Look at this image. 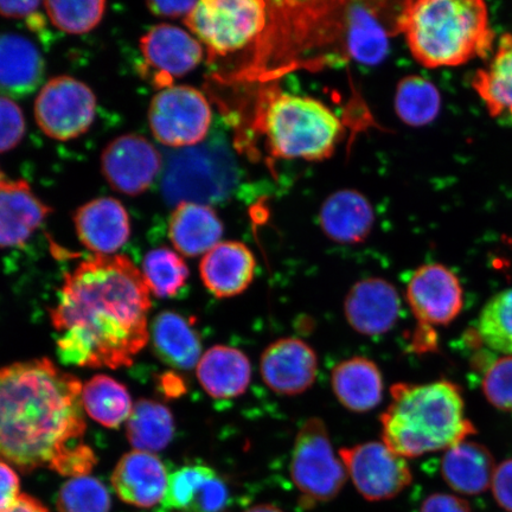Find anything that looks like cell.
<instances>
[{"label": "cell", "instance_id": "cell-10", "mask_svg": "<svg viewBox=\"0 0 512 512\" xmlns=\"http://www.w3.org/2000/svg\"><path fill=\"white\" fill-rule=\"evenodd\" d=\"M95 112L92 89L72 76L49 80L35 101L37 125L48 137L61 142L86 133L93 124Z\"/></svg>", "mask_w": 512, "mask_h": 512}, {"label": "cell", "instance_id": "cell-35", "mask_svg": "<svg viewBox=\"0 0 512 512\" xmlns=\"http://www.w3.org/2000/svg\"><path fill=\"white\" fill-rule=\"evenodd\" d=\"M110 492L91 476L69 479L57 494L59 512H111Z\"/></svg>", "mask_w": 512, "mask_h": 512}, {"label": "cell", "instance_id": "cell-30", "mask_svg": "<svg viewBox=\"0 0 512 512\" xmlns=\"http://www.w3.org/2000/svg\"><path fill=\"white\" fill-rule=\"evenodd\" d=\"M473 87L492 117L504 112L512 117V35L501 38L494 60L488 69L479 70Z\"/></svg>", "mask_w": 512, "mask_h": 512}, {"label": "cell", "instance_id": "cell-44", "mask_svg": "<svg viewBox=\"0 0 512 512\" xmlns=\"http://www.w3.org/2000/svg\"><path fill=\"white\" fill-rule=\"evenodd\" d=\"M420 512H472L464 499L448 494H433L422 503Z\"/></svg>", "mask_w": 512, "mask_h": 512}, {"label": "cell", "instance_id": "cell-46", "mask_svg": "<svg viewBox=\"0 0 512 512\" xmlns=\"http://www.w3.org/2000/svg\"><path fill=\"white\" fill-rule=\"evenodd\" d=\"M197 2H149L147 8L160 17H187Z\"/></svg>", "mask_w": 512, "mask_h": 512}, {"label": "cell", "instance_id": "cell-37", "mask_svg": "<svg viewBox=\"0 0 512 512\" xmlns=\"http://www.w3.org/2000/svg\"><path fill=\"white\" fill-rule=\"evenodd\" d=\"M215 470L207 465H187L171 473L164 497L165 509L188 512L198 489Z\"/></svg>", "mask_w": 512, "mask_h": 512}, {"label": "cell", "instance_id": "cell-24", "mask_svg": "<svg viewBox=\"0 0 512 512\" xmlns=\"http://www.w3.org/2000/svg\"><path fill=\"white\" fill-rule=\"evenodd\" d=\"M223 236V224L208 204L182 202L170 216L169 238L179 254L206 255Z\"/></svg>", "mask_w": 512, "mask_h": 512}, {"label": "cell", "instance_id": "cell-34", "mask_svg": "<svg viewBox=\"0 0 512 512\" xmlns=\"http://www.w3.org/2000/svg\"><path fill=\"white\" fill-rule=\"evenodd\" d=\"M477 334L486 347L512 356V288L486 303L478 318Z\"/></svg>", "mask_w": 512, "mask_h": 512}, {"label": "cell", "instance_id": "cell-6", "mask_svg": "<svg viewBox=\"0 0 512 512\" xmlns=\"http://www.w3.org/2000/svg\"><path fill=\"white\" fill-rule=\"evenodd\" d=\"M238 164L224 143L200 144L172 155L163 178L165 200L179 204L217 203L238 183Z\"/></svg>", "mask_w": 512, "mask_h": 512}, {"label": "cell", "instance_id": "cell-48", "mask_svg": "<svg viewBox=\"0 0 512 512\" xmlns=\"http://www.w3.org/2000/svg\"><path fill=\"white\" fill-rule=\"evenodd\" d=\"M160 388L169 398H179L187 390L181 377L174 373H166L160 377Z\"/></svg>", "mask_w": 512, "mask_h": 512}, {"label": "cell", "instance_id": "cell-18", "mask_svg": "<svg viewBox=\"0 0 512 512\" xmlns=\"http://www.w3.org/2000/svg\"><path fill=\"white\" fill-rule=\"evenodd\" d=\"M76 233L83 246L96 255L118 252L131 236L130 216L111 197L96 198L76 211Z\"/></svg>", "mask_w": 512, "mask_h": 512}, {"label": "cell", "instance_id": "cell-2", "mask_svg": "<svg viewBox=\"0 0 512 512\" xmlns=\"http://www.w3.org/2000/svg\"><path fill=\"white\" fill-rule=\"evenodd\" d=\"M81 394L78 377L48 358L0 367V460L32 472L82 443Z\"/></svg>", "mask_w": 512, "mask_h": 512}, {"label": "cell", "instance_id": "cell-28", "mask_svg": "<svg viewBox=\"0 0 512 512\" xmlns=\"http://www.w3.org/2000/svg\"><path fill=\"white\" fill-rule=\"evenodd\" d=\"M175 434L174 415L158 401L139 400L127 420V438L136 451L158 452L171 443Z\"/></svg>", "mask_w": 512, "mask_h": 512}, {"label": "cell", "instance_id": "cell-22", "mask_svg": "<svg viewBox=\"0 0 512 512\" xmlns=\"http://www.w3.org/2000/svg\"><path fill=\"white\" fill-rule=\"evenodd\" d=\"M196 374L210 398L232 400L246 393L252 380V366L245 352L215 345L202 355Z\"/></svg>", "mask_w": 512, "mask_h": 512}, {"label": "cell", "instance_id": "cell-19", "mask_svg": "<svg viewBox=\"0 0 512 512\" xmlns=\"http://www.w3.org/2000/svg\"><path fill=\"white\" fill-rule=\"evenodd\" d=\"M256 260L245 243L224 241L203 256L200 274L204 287L216 298L240 296L252 285Z\"/></svg>", "mask_w": 512, "mask_h": 512}, {"label": "cell", "instance_id": "cell-14", "mask_svg": "<svg viewBox=\"0 0 512 512\" xmlns=\"http://www.w3.org/2000/svg\"><path fill=\"white\" fill-rule=\"evenodd\" d=\"M163 159L149 140L126 134L106 146L101 168L114 190L136 196L151 187L162 169Z\"/></svg>", "mask_w": 512, "mask_h": 512}, {"label": "cell", "instance_id": "cell-12", "mask_svg": "<svg viewBox=\"0 0 512 512\" xmlns=\"http://www.w3.org/2000/svg\"><path fill=\"white\" fill-rule=\"evenodd\" d=\"M144 78L162 89L192 72L203 59V46L189 32L170 24L153 27L140 40Z\"/></svg>", "mask_w": 512, "mask_h": 512}, {"label": "cell", "instance_id": "cell-3", "mask_svg": "<svg viewBox=\"0 0 512 512\" xmlns=\"http://www.w3.org/2000/svg\"><path fill=\"white\" fill-rule=\"evenodd\" d=\"M390 395L392 401L380 419L382 440L403 458L447 451L476 433L457 384L396 383Z\"/></svg>", "mask_w": 512, "mask_h": 512}, {"label": "cell", "instance_id": "cell-36", "mask_svg": "<svg viewBox=\"0 0 512 512\" xmlns=\"http://www.w3.org/2000/svg\"><path fill=\"white\" fill-rule=\"evenodd\" d=\"M43 5L55 27L68 34H85L93 30L106 11V3L102 0L46 2Z\"/></svg>", "mask_w": 512, "mask_h": 512}, {"label": "cell", "instance_id": "cell-45", "mask_svg": "<svg viewBox=\"0 0 512 512\" xmlns=\"http://www.w3.org/2000/svg\"><path fill=\"white\" fill-rule=\"evenodd\" d=\"M43 3L40 2H0V16L6 18L23 19L28 18L34 19L37 15H40V6Z\"/></svg>", "mask_w": 512, "mask_h": 512}, {"label": "cell", "instance_id": "cell-16", "mask_svg": "<svg viewBox=\"0 0 512 512\" xmlns=\"http://www.w3.org/2000/svg\"><path fill=\"white\" fill-rule=\"evenodd\" d=\"M401 299L393 284L382 278H367L350 288L344 299V316L358 334L380 336L398 323Z\"/></svg>", "mask_w": 512, "mask_h": 512}, {"label": "cell", "instance_id": "cell-13", "mask_svg": "<svg viewBox=\"0 0 512 512\" xmlns=\"http://www.w3.org/2000/svg\"><path fill=\"white\" fill-rule=\"evenodd\" d=\"M407 300L420 325L446 326L464 307L462 284L450 268L428 264L415 270L407 284Z\"/></svg>", "mask_w": 512, "mask_h": 512}, {"label": "cell", "instance_id": "cell-11", "mask_svg": "<svg viewBox=\"0 0 512 512\" xmlns=\"http://www.w3.org/2000/svg\"><path fill=\"white\" fill-rule=\"evenodd\" d=\"M352 483L369 502L388 501L399 496L412 483L406 458L383 443L360 444L339 450Z\"/></svg>", "mask_w": 512, "mask_h": 512}, {"label": "cell", "instance_id": "cell-23", "mask_svg": "<svg viewBox=\"0 0 512 512\" xmlns=\"http://www.w3.org/2000/svg\"><path fill=\"white\" fill-rule=\"evenodd\" d=\"M320 226L329 239L344 245L366 240L375 215L367 197L356 190H338L326 198L319 214Z\"/></svg>", "mask_w": 512, "mask_h": 512}, {"label": "cell", "instance_id": "cell-43", "mask_svg": "<svg viewBox=\"0 0 512 512\" xmlns=\"http://www.w3.org/2000/svg\"><path fill=\"white\" fill-rule=\"evenodd\" d=\"M21 495V479L17 472L0 460V512L9 509Z\"/></svg>", "mask_w": 512, "mask_h": 512}, {"label": "cell", "instance_id": "cell-8", "mask_svg": "<svg viewBox=\"0 0 512 512\" xmlns=\"http://www.w3.org/2000/svg\"><path fill=\"white\" fill-rule=\"evenodd\" d=\"M290 470L305 508L332 501L344 488L348 471L336 456L322 419H307L300 428L294 440Z\"/></svg>", "mask_w": 512, "mask_h": 512}, {"label": "cell", "instance_id": "cell-38", "mask_svg": "<svg viewBox=\"0 0 512 512\" xmlns=\"http://www.w3.org/2000/svg\"><path fill=\"white\" fill-rule=\"evenodd\" d=\"M486 400L499 411L512 413V356L490 364L483 379Z\"/></svg>", "mask_w": 512, "mask_h": 512}, {"label": "cell", "instance_id": "cell-41", "mask_svg": "<svg viewBox=\"0 0 512 512\" xmlns=\"http://www.w3.org/2000/svg\"><path fill=\"white\" fill-rule=\"evenodd\" d=\"M228 502V486L219 473L214 471L198 489L188 512H222Z\"/></svg>", "mask_w": 512, "mask_h": 512}, {"label": "cell", "instance_id": "cell-7", "mask_svg": "<svg viewBox=\"0 0 512 512\" xmlns=\"http://www.w3.org/2000/svg\"><path fill=\"white\" fill-rule=\"evenodd\" d=\"M267 3L261 0H203L184 22L210 57L245 49L267 27Z\"/></svg>", "mask_w": 512, "mask_h": 512}, {"label": "cell", "instance_id": "cell-50", "mask_svg": "<svg viewBox=\"0 0 512 512\" xmlns=\"http://www.w3.org/2000/svg\"><path fill=\"white\" fill-rule=\"evenodd\" d=\"M245 512H284V511L279 509L278 507H275V505H272V504H259V505H254V507L249 508Z\"/></svg>", "mask_w": 512, "mask_h": 512}, {"label": "cell", "instance_id": "cell-21", "mask_svg": "<svg viewBox=\"0 0 512 512\" xmlns=\"http://www.w3.org/2000/svg\"><path fill=\"white\" fill-rule=\"evenodd\" d=\"M44 76V61L27 37L0 34V96L22 99L36 91Z\"/></svg>", "mask_w": 512, "mask_h": 512}, {"label": "cell", "instance_id": "cell-29", "mask_svg": "<svg viewBox=\"0 0 512 512\" xmlns=\"http://www.w3.org/2000/svg\"><path fill=\"white\" fill-rule=\"evenodd\" d=\"M83 409L101 426L118 428L133 411L130 393L123 383L107 375H96L82 387Z\"/></svg>", "mask_w": 512, "mask_h": 512}, {"label": "cell", "instance_id": "cell-27", "mask_svg": "<svg viewBox=\"0 0 512 512\" xmlns=\"http://www.w3.org/2000/svg\"><path fill=\"white\" fill-rule=\"evenodd\" d=\"M496 470L495 460L484 445L463 441L448 448L441 473L450 488L462 495H479L489 489Z\"/></svg>", "mask_w": 512, "mask_h": 512}, {"label": "cell", "instance_id": "cell-4", "mask_svg": "<svg viewBox=\"0 0 512 512\" xmlns=\"http://www.w3.org/2000/svg\"><path fill=\"white\" fill-rule=\"evenodd\" d=\"M398 28L426 68L457 67L490 54L494 32L480 0H418L403 4Z\"/></svg>", "mask_w": 512, "mask_h": 512}, {"label": "cell", "instance_id": "cell-31", "mask_svg": "<svg viewBox=\"0 0 512 512\" xmlns=\"http://www.w3.org/2000/svg\"><path fill=\"white\" fill-rule=\"evenodd\" d=\"M441 108L439 89L420 75L403 78L395 93V110L406 125L426 126L437 119Z\"/></svg>", "mask_w": 512, "mask_h": 512}, {"label": "cell", "instance_id": "cell-20", "mask_svg": "<svg viewBox=\"0 0 512 512\" xmlns=\"http://www.w3.org/2000/svg\"><path fill=\"white\" fill-rule=\"evenodd\" d=\"M50 213L28 183H0V248L24 245Z\"/></svg>", "mask_w": 512, "mask_h": 512}, {"label": "cell", "instance_id": "cell-5", "mask_svg": "<svg viewBox=\"0 0 512 512\" xmlns=\"http://www.w3.org/2000/svg\"><path fill=\"white\" fill-rule=\"evenodd\" d=\"M264 131L275 157L317 162L336 150L343 125L323 102L309 96L279 94L266 106Z\"/></svg>", "mask_w": 512, "mask_h": 512}, {"label": "cell", "instance_id": "cell-26", "mask_svg": "<svg viewBox=\"0 0 512 512\" xmlns=\"http://www.w3.org/2000/svg\"><path fill=\"white\" fill-rule=\"evenodd\" d=\"M151 341L156 355L169 367L190 370L197 367L202 355L201 337L190 319L165 311L153 320Z\"/></svg>", "mask_w": 512, "mask_h": 512}, {"label": "cell", "instance_id": "cell-39", "mask_svg": "<svg viewBox=\"0 0 512 512\" xmlns=\"http://www.w3.org/2000/svg\"><path fill=\"white\" fill-rule=\"evenodd\" d=\"M98 463L93 448L86 444L79 443L67 448L62 452L49 469L63 477L80 478L86 477L91 473Z\"/></svg>", "mask_w": 512, "mask_h": 512}, {"label": "cell", "instance_id": "cell-9", "mask_svg": "<svg viewBox=\"0 0 512 512\" xmlns=\"http://www.w3.org/2000/svg\"><path fill=\"white\" fill-rule=\"evenodd\" d=\"M211 120L209 101L194 87L171 86L162 89L151 101L149 121L153 136L175 149L202 144Z\"/></svg>", "mask_w": 512, "mask_h": 512}, {"label": "cell", "instance_id": "cell-49", "mask_svg": "<svg viewBox=\"0 0 512 512\" xmlns=\"http://www.w3.org/2000/svg\"><path fill=\"white\" fill-rule=\"evenodd\" d=\"M2 512H49V510L37 498L22 494L9 509Z\"/></svg>", "mask_w": 512, "mask_h": 512}, {"label": "cell", "instance_id": "cell-40", "mask_svg": "<svg viewBox=\"0 0 512 512\" xmlns=\"http://www.w3.org/2000/svg\"><path fill=\"white\" fill-rule=\"evenodd\" d=\"M24 134L25 119L21 107L14 100L0 96V153L15 149Z\"/></svg>", "mask_w": 512, "mask_h": 512}, {"label": "cell", "instance_id": "cell-32", "mask_svg": "<svg viewBox=\"0 0 512 512\" xmlns=\"http://www.w3.org/2000/svg\"><path fill=\"white\" fill-rule=\"evenodd\" d=\"M347 43L352 59L369 66L380 63L388 54L386 30L370 11L363 8L349 12Z\"/></svg>", "mask_w": 512, "mask_h": 512}, {"label": "cell", "instance_id": "cell-47", "mask_svg": "<svg viewBox=\"0 0 512 512\" xmlns=\"http://www.w3.org/2000/svg\"><path fill=\"white\" fill-rule=\"evenodd\" d=\"M416 352H428L437 348V334L431 326L420 325L416 329L412 341Z\"/></svg>", "mask_w": 512, "mask_h": 512}, {"label": "cell", "instance_id": "cell-33", "mask_svg": "<svg viewBox=\"0 0 512 512\" xmlns=\"http://www.w3.org/2000/svg\"><path fill=\"white\" fill-rule=\"evenodd\" d=\"M142 273L153 296L163 299L176 297L190 274L182 256L165 247L146 254Z\"/></svg>", "mask_w": 512, "mask_h": 512}, {"label": "cell", "instance_id": "cell-17", "mask_svg": "<svg viewBox=\"0 0 512 512\" xmlns=\"http://www.w3.org/2000/svg\"><path fill=\"white\" fill-rule=\"evenodd\" d=\"M168 482V471L162 460L155 454L136 450L121 457L111 478L121 501L140 509L163 503Z\"/></svg>", "mask_w": 512, "mask_h": 512}, {"label": "cell", "instance_id": "cell-51", "mask_svg": "<svg viewBox=\"0 0 512 512\" xmlns=\"http://www.w3.org/2000/svg\"><path fill=\"white\" fill-rule=\"evenodd\" d=\"M3 182H4L3 174H2V172H0V183H3Z\"/></svg>", "mask_w": 512, "mask_h": 512}, {"label": "cell", "instance_id": "cell-42", "mask_svg": "<svg viewBox=\"0 0 512 512\" xmlns=\"http://www.w3.org/2000/svg\"><path fill=\"white\" fill-rule=\"evenodd\" d=\"M491 488L499 507L512 512V458L496 466Z\"/></svg>", "mask_w": 512, "mask_h": 512}, {"label": "cell", "instance_id": "cell-15", "mask_svg": "<svg viewBox=\"0 0 512 512\" xmlns=\"http://www.w3.org/2000/svg\"><path fill=\"white\" fill-rule=\"evenodd\" d=\"M262 380L279 395H299L316 382L318 357L311 345L296 337L278 339L260 358Z\"/></svg>", "mask_w": 512, "mask_h": 512}, {"label": "cell", "instance_id": "cell-1", "mask_svg": "<svg viewBox=\"0 0 512 512\" xmlns=\"http://www.w3.org/2000/svg\"><path fill=\"white\" fill-rule=\"evenodd\" d=\"M150 290L125 255H95L64 275L51 323L68 366L130 367L150 339Z\"/></svg>", "mask_w": 512, "mask_h": 512}, {"label": "cell", "instance_id": "cell-25", "mask_svg": "<svg viewBox=\"0 0 512 512\" xmlns=\"http://www.w3.org/2000/svg\"><path fill=\"white\" fill-rule=\"evenodd\" d=\"M331 386L341 405L355 413L373 411L383 398L381 370L366 357H352L338 363L331 373Z\"/></svg>", "mask_w": 512, "mask_h": 512}]
</instances>
